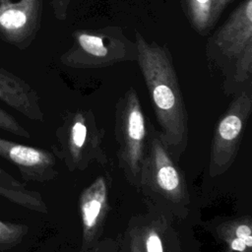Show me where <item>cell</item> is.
<instances>
[{
    "label": "cell",
    "instance_id": "cell-18",
    "mask_svg": "<svg viewBox=\"0 0 252 252\" xmlns=\"http://www.w3.org/2000/svg\"><path fill=\"white\" fill-rule=\"evenodd\" d=\"M71 1L72 0H50V6L55 19L58 21L66 20Z\"/></svg>",
    "mask_w": 252,
    "mask_h": 252
},
{
    "label": "cell",
    "instance_id": "cell-9",
    "mask_svg": "<svg viewBox=\"0 0 252 252\" xmlns=\"http://www.w3.org/2000/svg\"><path fill=\"white\" fill-rule=\"evenodd\" d=\"M176 231L169 218L152 212L131 221L125 232L126 252H180Z\"/></svg>",
    "mask_w": 252,
    "mask_h": 252
},
{
    "label": "cell",
    "instance_id": "cell-7",
    "mask_svg": "<svg viewBox=\"0 0 252 252\" xmlns=\"http://www.w3.org/2000/svg\"><path fill=\"white\" fill-rule=\"evenodd\" d=\"M251 111L252 87H248L234 94L215 128L209 163L211 177L224 173L234 162Z\"/></svg>",
    "mask_w": 252,
    "mask_h": 252
},
{
    "label": "cell",
    "instance_id": "cell-8",
    "mask_svg": "<svg viewBox=\"0 0 252 252\" xmlns=\"http://www.w3.org/2000/svg\"><path fill=\"white\" fill-rule=\"evenodd\" d=\"M43 0H0V39L25 50L41 26Z\"/></svg>",
    "mask_w": 252,
    "mask_h": 252
},
{
    "label": "cell",
    "instance_id": "cell-1",
    "mask_svg": "<svg viewBox=\"0 0 252 252\" xmlns=\"http://www.w3.org/2000/svg\"><path fill=\"white\" fill-rule=\"evenodd\" d=\"M137 64L158 122L161 140L178 161L188 145V114L172 54L166 44L149 41L136 30Z\"/></svg>",
    "mask_w": 252,
    "mask_h": 252
},
{
    "label": "cell",
    "instance_id": "cell-4",
    "mask_svg": "<svg viewBox=\"0 0 252 252\" xmlns=\"http://www.w3.org/2000/svg\"><path fill=\"white\" fill-rule=\"evenodd\" d=\"M137 59L135 41L118 26L74 31L72 44L60 56L62 65L74 69H98Z\"/></svg>",
    "mask_w": 252,
    "mask_h": 252
},
{
    "label": "cell",
    "instance_id": "cell-15",
    "mask_svg": "<svg viewBox=\"0 0 252 252\" xmlns=\"http://www.w3.org/2000/svg\"><path fill=\"white\" fill-rule=\"evenodd\" d=\"M181 9L192 29L205 35L213 28L211 24L212 0H179Z\"/></svg>",
    "mask_w": 252,
    "mask_h": 252
},
{
    "label": "cell",
    "instance_id": "cell-5",
    "mask_svg": "<svg viewBox=\"0 0 252 252\" xmlns=\"http://www.w3.org/2000/svg\"><path fill=\"white\" fill-rule=\"evenodd\" d=\"M114 129L119 165L130 184L137 187L149 129L140 98L133 87H130L116 103Z\"/></svg>",
    "mask_w": 252,
    "mask_h": 252
},
{
    "label": "cell",
    "instance_id": "cell-3",
    "mask_svg": "<svg viewBox=\"0 0 252 252\" xmlns=\"http://www.w3.org/2000/svg\"><path fill=\"white\" fill-rule=\"evenodd\" d=\"M137 188L152 212L167 218L188 216L190 194L183 172L153 125Z\"/></svg>",
    "mask_w": 252,
    "mask_h": 252
},
{
    "label": "cell",
    "instance_id": "cell-11",
    "mask_svg": "<svg viewBox=\"0 0 252 252\" xmlns=\"http://www.w3.org/2000/svg\"><path fill=\"white\" fill-rule=\"evenodd\" d=\"M0 157L17 165L30 180L46 181L57 175L55 156L44 150L0 138Z\"/></svg>",
    "mask_w": 252,
    "mask_h": 252
},
{
    "label": "cell",
    "instance_id": "cell-12",
    "mask_svg": "<svg viewBox=\"0 0 252 252\" xmlns=\"http://www.w3.org/2000/svg\"><path fill=\"white\" fill-rule=\"evenodd\" d=\"M0 100L30 119H43L36 92L22 78L1 67Z\"/></svg>",
    "mask_w": 252,
    "mask_h": 252
},
{
    "label": "cell",
    "instance_id": "cell-10",
    "mask_svg": "<svg viewBox=\"0 0 252 252\" xmlns=\"http://www.w3.org/2000/svg\"><path fill=\"white\" fill-rule=\"evenodd\" d=\"M109 190L110 177L106 174L99 175L83 190L79 198L83 252L99 241L109 212Z\"/></svg>",
    "mask_w": 252,
    "mask_h": 252
},
{
    "label": "cell",
    "instance_id": "cell-13",
    "mask_svg": "<svg viewBox=\"0 0 252 252\" xmlns=\"http://www.w3.org/2000/svg\"><path fill=\"white\" fill-rule=\"evenodd\" d=\"M224 252H252V220L248 216L220 223L217 228Z\"/></svg>",
    "mask_w": 252,
    "mask_h": 252
},
{
    "label": "cell",
    "instance_id": "cell-6",
    "mask_svg": "<svg viewBox=\"0 0 252 252\" xmlns=\"http://www.w3.org/2000/svg\"><path fill=\"white\" fill-rule=\"evenodd\" d=\"M103 135L92 110L69 112L57 130L58 157L71 171L85 170L93 162L104 164L107 157Z\"/></svg>",
    "mask_w": 252,
    "mask_h": 252
},
{
    "label": "cell",
    "instance_id": "cell-2",
    "mask_svg": "<svg viewBox=\"0 0 252 252\" xmlns=\"http://www.w3.org/2000/svg\"><path fill=\"white\" fill-rule=\"evenodd\" d=\"M205 54L210 69L220 72L227 95L252 87V0H242L209 36Z\"/></svg>",
    "mask_w": 252,
    "mask_h": 252
},
{
    "label": "cell",
    "instance_id": "cell-17",
    "mask_svg": "<svg viewBox=\"0 0 252 252\" xmlns=\"http://www.w3.org/2000/svg\"><path fill=\"white\" fill-rule=\"evenodd\" d=\"M0 129L20 137H30V133L23 126H21L11 114L2 108H0Z\"/></svg>",
    "mask_w": 252,
    "mask_h": 252
},
{
    "label": "cell",
    "instance_id": "cell-14",
    "mask_svg": "<svg viewBox=\"0 0 252 252\" xmlns=\"http://www.w3.org/2000/svg\"><path fill=\"white\" fill-rule=\"evenodd\" d=\"M0 194L9 200L20 204L28 209L46 213L47 208L41 196L34 191L25 188L6 171L0 168Z\"/></svg>",
    "mask_w": 252,
    "mask_h": 252
},
{
    "label": "cell",
    "instance_id": "cell-19",
    "mask_svg": "<svg viewBox=\"0 0 252 252\" xmlns=\"http://www.w3.org/2000/svg\"><path fill=\"white\" fill-rule=\"evenodd\" d=\"M87 252H120V244L113 239L99 240Z\"/></svg>",
    "mask_w": 252,
    "mask_h": 252
},
{
    "label": "cell",
    "instance_id": "cell-20",
    "mask_svg": "<svg viewBox=\"0 0 252 252\" xmlns=\"http://www.w3.org/2000/svg\"><path fill=\"white\" fill-rule=\"evenodd\" d=\"M233 0H212V12H211V24L212 27L216 25L219 21L220 15L226 8L228 4H230Z\"/></svg>",
    "mask_w": 252,
    "mask_h": 252
},
{
    "label": "cell",
    "instance_id": "cell-16",
    "mask_svg": "<svg viewBox=\"0 0 252 252\" xmlns=\"http://www.w3.org/2000/svg\"><path fill=\"white\" fill-rule=\"evenodd\" d=\"M26 232L27 227L25 225L5 222L0 220V247L18 243Z\"/></svg>",
    "mask_w": 252,
    "mask_h": 252
}]
</instances>
